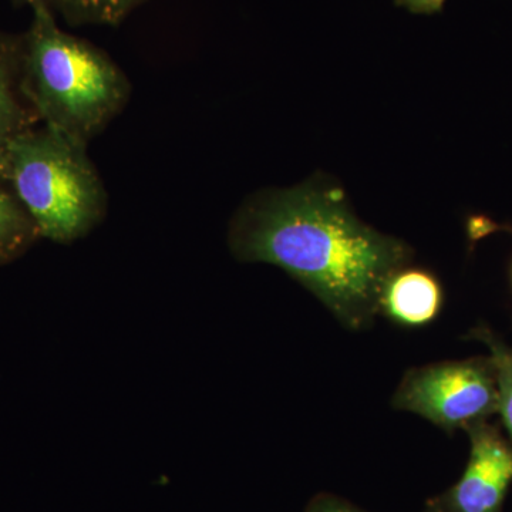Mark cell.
Here are the masks:
<instances>
[{
	"instance_id": "cell-6",
	"label": "cell",
	"mask_w": 512,
	"mask_h": 512,
	"mask_svg": "<svg viewBox=\"0 0 512 512\" xmlns=\"http://www.w3.org/2000/svg\"><path fill=\"white\" fill-rule=\"evenodd\" d=\"M446 301L439 276L412 264L396 269L384 282L379 315L404 329H420L439 318Z\"/></svg>"
},
{
	"instance_id": "cell-9",
	"label": "cell",
	"mask_w": 512,
	"mask_h": 512,
	"mask_svg": "<svg viewBox=\"0 0 512 512\" xmlns=\"http://www.w3.org/2000/svg\"><path fill=\"white\" fill-rule=\"evenodd\" d=\"M468 339L487 346L495 369L498 387V414L501 416L508 440L512 444V346L485 325L471 329Z\"/></svg>"
},
{
	"instance_id": "cell-8",
	"label": "cell",
	"mask_w": 512,
	"mask_h": 512,
	"mask_svg": "<svg viewBox=\"0 0 512 512\" xmlns=\"http://www.w3.org/2000/svg\"><path fill=\"white\" fill-rule=\"evenodd\" d=\"M39 238L28 212L8 185L0 183V266L25 255Z\"/></svg>"
},
{
	"instance_id": "cell-2",
	"label": "cell",
	"mask_w": 512,
	"mask_h": 512,
	"mask_svg": "<svg viewBox=\"0 0 512 512\" xmlns=\"http://www.w3.org/2000/svg\"><path fill=\"white\" fill-rule=\"evenodd\" d=\"M49 5L23 33V82L40 123L89 146L126 109L131 83L100 47L60 28Z\"/></svg>"
},
{
	"instance_id": "cell-7",
	"label": "cell",
	"mask_w": 512,
	"mask_h": 512,
	"mask_svg": "<svg viewBox=\"0 0 512 512\" xmlns=\"http://www.w3.org/2000/svg\"><path fill=\"white\" fill-rule=\"evenodd\" d=\"M40 124L23 82V36L0 32V183L8 180L13 141Z\"/></svg>"
},
{
	"instance_id": "cell-3",
	"label": "cell",
	"mask_w": 512,
	"mask_h": 512,
	"mask_svg": "<svg viewBox=\"0 0 512 512\" xmlns=\"http://www.w3.org/2000/svg\"><path fill=\"white\" fill-rule=\"evenodd\" d=\"M87 147L45 124L13 141L6 184L40 238L73 244L106 217L109 197Z\"/></svg>"
},
{
	"instance_id": "cell-1",
	"label": "cell",
	"mask_w": 512,
	"mask_h": 512,
	"mask_svg": "<svg viewBox=\"0 0 512 512\" xmlns=\"http://www.w3.org/2000/svg\"><path fill=\"white\" fill-rule=\"evenodd\" d=\"M228 245L239 262L284 269L350 330L373 325L384 282L414 256L403 239L360 221L342 185L323 174L248 195Z\"/></svg>"
},
{
	"instance_id": "cell-11",
	"label": "cell",
	"mask_w": 512,
	"mask_h": 512,
	"mask_svg": "<svg viewBox=\"0 0 512 512\" xmlns=\"http://www.w3.org/2000/svg\"><path fill=\"white\" fill-rule=\"evenodd\" d=\"M305 512H366L349 503L345 498L329 493H320L312 498Z\"/></svg>"
},
{
	"instance_id": "cell-10",
	"label": "cell",
	"mask_w": 512,
	"mask_h": 512,
	"mask_svg": "<svg viewBox=\"0 0 512 512\" xmlns=\"http://www.w3.org/2000/svg\"><path fill=\"white\" fill-rule=\"evenodd\" d=\"M144 0H53L52 8L70 26H117Z\"/></svg>"
},
{
	"instance_id": "cell-4",
	"label": "cell",
	"mask_w": 512,
	"mask_h": 512,
	"mask_svg": "<svg viewBox=\"0 0 512 512\" xmlns=\"http://www.w3.org/2000/svg\"><path fill=\"white\" fill-rule=\"evenodd\" d=\"M392 406L419 414L453 434L498 413V387L490 356L431 363L404 373Z\"/></svg>"
},
{
	"instance_id": "cell-12",
	"label": "cell",
	"mask_w": 512,
	"mask_h": 512,
	"mask_svg": "<svg viewBox=\"0 0 512 512\" xmlns=\"http://www.w3.org/2000/svg\"><path fill=\"white\" fill-rule=\"evenodd\" d=\"M446 2L447 0H394V5L413 15L433 16L443 12Z\"/></svg>"
},
{
	"instance_id": "cell-5",
	"label": "cell",
	"mask_w": 512,
	"mask_h": 512,
	"mask_svg": "<svg viewBox=\"0 0 512 512\" xmlns=\"http://www.w3.org/2000/svg\"><path fill=\"white\" fill-rule=\"evenodd\" d=\"M470 457L456 484L427 500L421 512H503L512 484V444L490 421L466 430Z\"/></svg>"
},
{
	"instance_id": "cell-13",
	"label": "cell",
	"mask_w": 512,
	"mask_h": 512,
	"mask_svg": "<svg viewBox=\"0 0 512 512\" xmlns=\"http://www.w3.org/2000/svg\"><path fill=\"white\" fill-rule=\"evenodd\" d=\"M18 6H29L30 9L37 5L52 6L53 0H13ZM53 9V8H52Z\"/></svg>"
}]
</instances>
